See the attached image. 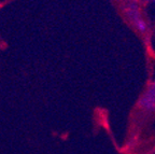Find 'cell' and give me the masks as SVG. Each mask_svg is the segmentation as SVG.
Wrapping results in <instances>:
<instances>
[{"label": "cell", "mask_w": 155, "mask_h": 154, "mask_svg": "<svg viewBox=\"0 0 155 154\" xmlns=\"http://www.w3.org/2000/svg\"><path fill=\"white\" fill-rule=\"evenodd\" d=\"M145 1H155V0H145Z\"/></svg>", "instance_id": "4"}, {"label": "cell", "mask_w": 155, "mask_h": 154, "mask_svg": "<svg viewBox=\"0 0 155 154\" xmlns=\"http://www.w3.org/2000/svg\"><path fill=\"white\" fill-rule=\"evenodd\" d=\"M151 85H153V86H155V79L152 81V84H151Z\"/></svg>", "instance_id": "3"}, {"label": "cell", "mask_w": 155, "mask_h": 154, "mask_svg": "<svg viewBox=\"0 0 155 154\" xmlns=\"http://www.w3.org/2000/svg\"><path fill=\"white\" fill-rule=\"evenodd\" d=\"M138 107L147 112L155 111V86L150 85L138 101Z\"/></svg>", "instance_id": "2"}, {"label": "cell", "mask_w": 155, "mask_h": 154, "mask_svg": "<svg viewBox=\"0 0 155 154\" xmlns=\"http://www.w3.org/2000/svg\"><path fill=\"white\" fill-rule=\"evenodd\" d=\"M127 18L129 19V22L131 23L134 27H135L139 32L144 34L148 32V24L145 22V19L142 17L140 11L138 8L134 7V5H129L127 9L125 10Z\"/></svg>", "instance_id": "1"}]
</instances>
